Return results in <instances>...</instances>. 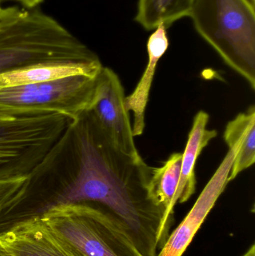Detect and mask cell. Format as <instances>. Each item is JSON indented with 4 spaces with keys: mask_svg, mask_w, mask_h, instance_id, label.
<instances>
[{
    "mask_svg": "<svg viewBox=\"0 0 255 256\" xmlns=\"http://www.w3.org/2000/svg\"><path fill=\"white\" fill-rule=\"evenodd\" d=\"M250 130L251 126L235 128L231 130L227 134L226 140V144L229 148L227 154L196 200L191 210L180 225L169 234L157 256L184 255L229 183V174L235 156Z\"/></svg>",
    "mask_w": 255,
    "mask_h": 256,
    "instance_id": "8992f818",
    "label": "cell"
},
{
    "mask_svg": "<svg viewBox=\"0 0 255 256\" xmlns=\"http://www.w3.org/2000/svg\"><path fill=\"white\" fill-rule=\"evenodd\" d=\"M32 180L27 177L0 180V216L23 202L31 190Z\"/></svg>",
    "mask_w": 255,
    "mask_h": 256,
    "instance_id": "5bb4252c",
    "label": "cell"
},
{
    "mask_svg": "<svg viewBox=\"0 0 255 256\" xmlns=\"http://www.w3.org/2000/svg\"><path fill=\"white\" fill-rule=\"evenodd\" d=\"M100 62L48 15L32 9L0 7V74L42 64Z\"/></svg>",
    "mask_w": 255,
    "mask_h": 256,
    "instance_id": "7a4b0ae2",
    "label": "cell"
},
{
    "mask_svg": "<svg viewBox=\"0 0 255 256\" xmlns=\"http://www.w3.org/2000/svg\"><path fill=\"white\" fill-rule=\"evenodd\" d=\"M181 161L182 154H172L161 167H152L148 182L150 198L163 216L160 249L167 240L174 222V208L176 206L175 197L181 176Z\"/></svg>",
    "mask_w": 255,
    "mask_h": 256,
    "instance_id": "9c48e42d",
    "label": "cell"
},
{
    "mask_svg": "<svg viewBox=\"0 0 255 256\" xmlns=\"http://www.w3.org/2000/svg\"><path fill=\"white\" fill-rule=\"evenodd\" d=\"M74 136L76 174L49 206H98L125 226L142 255L157 256L163 216L148 194L152 167L116 148L90 112L81 117Z\"/></svg>",
    "mask_w": 255,
    "mask_h": 256,
    "instance_id": "6da1fadb",
    "label": "cell"
},
{
    "mask_svg": "<svg viewBox=\"0 0 255 256\" xmlns=\"http://www.w3.org/2000/svg\"><path fill=\"white\" fill-rule=\"evenodd\" d=\"M241 256H255V245L254 244Z\"/></svg>",
    "mask_w": 255,
    "mask_h": 256,
    "instance_id": "e0dca14e",
    "label": "cell"
},
{
    "mask_svg": "<svg viewBox=\"0 0 255 256\" xmlns=\"http://www.w3.org/2000/svg\"><path fill=\"white\" fill-rule=\"evenodd\" d=\"M189 16L202 38L255 90V4L250 0H193Z\"/></svg>",
    "mask_w": 255,
    "mask_h": 256,
    "instance_id": "3957f363",
    "label": "cell"
},
{
    "mask_svg": "<svg viewBox=\"0 0 255 256\" xmlns=\"http://www.w3.org/2000/svg\"><path fill=\"white\" fill-rule=\"evenodd\" d=\"M193 0H139L136 20L148 31L189 16Z\"/></svg>",
    "mask_w": 255,
    "mask_h": 256,
    "instance_id": "4fadbf2b",
    "label": "cell"
},
{
    "mask_svg": "<svg viewBox=\"0 0 255 256\" xmlns=\"http://www.w3.org/2000/svg\"></svg>",
    "mask_w": 255,
    "mask_h": 256,
    "instance_id": "d6986e66",
    "label": "cell"
},
{
    "mask_svg": "<svg viewBox=\"0 0 255 256\" xmlns=\"http://www.w3.org/2000/svg\"><path fill=\"white\" fill-rule=\"evenodd\" d=\"M97 76H70L41 84L1 88L0 105L60 111L80 117L91 108Z\"/></svg>",
    "mask_w": 255,
    "mask_h": 256,
    "instance_id": "5b68a950",
    "label": "cell"
},
{
    "mask_svg": "<svg viewBox=\"0 0 255 256\" xmlns=\"http://www.w3.org/2000/svg\"><path fill=\"white\" fill-rule=\"evenodd\" d=\"M147 43L148 62L139 84L131 94L126 97L125 105L128 112L133 114V134L134 137L143 134L145 128V114L149 99L157 64L169 48L166 27L163 24L155 28Z\"/></svg>",
    "mask_w": 255,
    "mask_h": 256,
    "instance_id": "30bf717a",
    "label": "cell"
},
{
    "mask_svg": "<svg viewBox=\"0 0 255 256\" xmlns=\"http://www.w3.org/2000/svg\"><path fill=\"white\" fill-rule=\"evenodd\" d=\"M3 1H6V0H0V4ZM12 1L17 2L20 3L21 4L25 6L26 8L33 9L37 7L38 4H40L43 0H12Z\"/></svg>",
    "mask_w": 255,
    "mask_h": 256,
    "instance_id": "9a60e30c",
    "label": "cell"
},
{
    "mask_svg": "<svg viewBox=\"0 0 255 256\" xmlns=\"http://www.w3.org/2000/svg\"><path fill=\"white\" fill-rule=\"evenodd\" d=\"M125 98L124 87L118 75L112 69L103 67L97 76L88 112L116 148L131 158L140 159Z\"/></svg>",
    "mask_w": 255,
    "mask_h": 256,
    "instance_id": "52a82bcc",
    "label": "cell"
},
{
    "mask_svg": "<svg viewBox=\"0 0 255 256\" xmlns=\"http://www.w3.org/2000/svg\"><path fill=\"white\" fill-rule=\"evenodd\" d=\"M0 243L14 256H84L58 237L39 215L0 233Z\"/></svg>",
    "mask_w": 255,
    "mask_h": 256,
    "instance_id": "ba28073f",
    "label": "cell"
},
{
    "mask_svg": "<svg viewBox=\"0 0 255 256\" xmlns=\"http://www.w3.org/2000/svg\"><path fill=\"white\" fill-rule=\"evenodd\" d=\"M0 256H14L13 254H10L5 248H4V245L1 244L0 243Z\"/></svg>",
    "mask_w": 255,
    "mask_h": 256,
    "instance_id": "2e32d148",
    "label": "cell"
},
{
    "mask_svg": "<svg viewBox=\"0 0 255 256\" xmlns=\"http://www.w3.org/2000/svg\"><path fill=\"white\" fill-rule=\"evenodd\" d=\"M209 118V115L204 111H199L193 118L185 150L182 154L181 176L175 197V204L187 202L196 192V161L203 149L217 136L215 130L207 129Z\"/></svg>",
    "mask_w": 255,
    "mask_h": 256,
    "instance_id": "8fae6325",
    "label": "cell"
},
{
    "mask_svg": "<svg viewBox=\"0 0 255 256\" xmlns=\"http://www.w3.org/2000/svg\"><path fill=\"white\" fill-rule=\"evenodd\" d=\"M60 238L84 256H144L124 225L91 204H58L39 215Z\"/></svg>",
    "mask_w": 255,
    "mask_h": 256,
    "instance_id": "277c9868",
    "label": "cell"
},
{
    "mask_svg": "<svg viewBox=\"0 0 255 256\" xmlns=\"http://www.w3.org/2000/svg\"><path fill=\"white\" fill-rule=\"evenodd\" d=\"M250 1L252 2L253 3V4H255V0H250Z\"/></svg>",
    "mask_w": 255,
    "mask_h": 256,
    "instance_id": "ac0fdd59",
    "label": "cell"
},
{
    "mask_svg": "<svg viewBox=\"0 0 255 256\" xmlns=\"http://www.w3.org/2000/svg\"><path fill=\"white\" fill-rule=\"evenodd\" d=\"M101 62L42 64L0 74V88L50 82L74 76L96 78Z\"/></svg>",
    "mask_w": 255,
    "mask_h": 256,
    "instance_id": "7c38bea8",
    "label": "cell"
}]
</instances>
